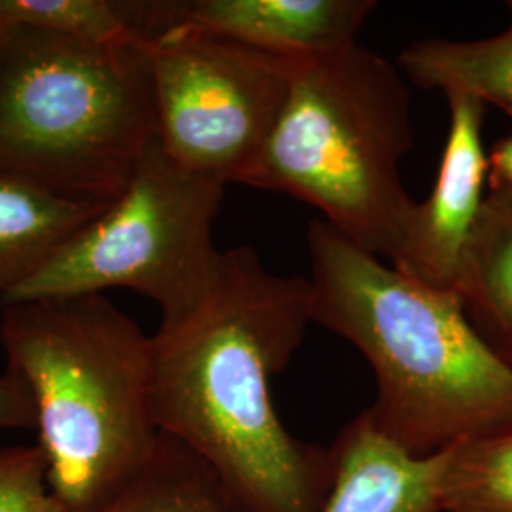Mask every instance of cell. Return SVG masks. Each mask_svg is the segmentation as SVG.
<instances>
[{
  "mask_svg": "<svg viewBox=\"0 0 512 512\" xmlns=\"http://www.w3.org/2000/svg\"><path fill=\"white\" fill-rule=\"evenodd\" d=\"M147 44L0 29V171L114 202L158 139Z\"/></svg>",
  "mask_w": 512,
  "mask_h": 512,
  "instance_id": "5b68a950",
  "label": "cell"
},
{
  "mask_svg": "<svg viewBox=\"0 0 512 512\" xmlns=\"http://www.w3.org/2000/svg\"><path fill=\"white\" fill-rule=\"evenodd\" d=\"M226 184L175 164L156 139L124 192L2 302L129 289L162 321L192 310L219 268L213 222Z\"/></svg>",
  "mask_w": 512,
  "mask_h": 512,
  "instance_id": "8992f818",
  "label": "cell"
},
{
  "mask_svg": "<svg viewBox=\"0 0 512 512\" xmlns=\"http://www.w3.org/2000/svg\"><path fill=\"white\" fill-rule=\"evenodd\" d=\"M372 0H181L158 2L160 33L186 27L287 59L349 48Z\"/></svg>",
  "mask_w": 512,
  "mask_h": 512,
  "instance_id": "9c48e42d",
  "label": "cell"
},
{
  "mask_svg": "<svg viewBox=\"0 0 512 512\" xmlns=\"http://www.w3.org/2000/svg\"><path fill=\"white\" fill-rule=\"evenodd\" d=\"M469 319L512 366V198L488 192L456 287Z\"/></svg>",
  "mask_w": 512,
  "mask_h": 512,
  "instance_id": "7c38bea8",
  "label": "cell"
},
{
  "mask_svg": "<svg viewBox=\"0 0 512 512\" xmlns=\"http://www.w3.org/2000/svg\"><path fill=\"white\" fill-rule=\"evenodd\" d=\"M507 6L511 23L499 35L476 40L425 38L404 50L399 69L418 88L475 97L512 120V0Z\"/></svg>",
  "mask_w": 512,
  "mask_h": 512,
  "instance_id": "4fadbf2b",
  "label": "cell"
},
{
  "mask_svg": "<svg viewBox=\"0 0 512 512\" xmlns=\"http://www.w3.org/2000/svg\"><path fill=\"white\" fill-rule=\"evenodd\" d=\"M412 147L403 71L353 44L296 59L287 103L245 184L313 205L338 234L393 262L416 207L401 181Z\"/></svg>",
  "mask_w": 512,
  "mask_h": 512,
  "instance_id": "277c9868",
  "label": "cell"
},
{
  "mask_svg": "<svg viewBox=\"0 0 512 512\" xmlns=\"http://www.w3.org/2000/svg\"><path fill=\"white\" fill-rule=\"evenodd\" d=\"M488 192L512 198V133L488 152Z\"/></svg>",
  "mask_w": 512,
  "mask_h": 512,
  "instance_id": "d6986e66",
  "label": "cell"
},
{
  "mask_svg": "<svg viewBox=\"0 0 512 512\" xmlns=\"http://www.w3.org/2000/svg\"><path fill=\"white\" fill-rule=\"evenodd\" d=\"M334 488L325 512H440L444 452L416 458L363 412L332 444Z\"/></svg>",
  "mask_w": 512,
  "mask_h": 512,
  "instance_id": "30bf717a",
  "label": "cell"
},
{
  "mask_svg": "<svg viewBox=\"0 0 512 512\" xmlns=\"http://www.w3.org/2000/svg\"><path fill=\"white\" fill-rule=\"evenodd\" d=\"M105 207L0 171V306Z\"/></svg>",
  "mask_w": 512,
  "mask_h": 512,
  "instance_id": "8fae6325",
  "label": "cell"
},
{
  "mask_svg": "<svg viewBox=\"0 0 512 512\" xmlns=\"http://www.w3.org/2000/svg\"><path fill=\"white\" fill-rule=\"evenodd\" d=\"M311 319L365 355L366 414L416 458L512 427V366L475 329L458 293L418 283L313 220Z\"/></svg>",
  "mask_w": 512,
  "mask_h": 512,
  "instance_id": "7a4b0ae2",
  "label": "cell"
},
{
  "mask_svg": "<svg viewBox=\"0 0 512 512\" xmlns=\"http://www.w3.org/2000/svg\"><path fill=\"white\" fill-rule=\"evenodd\" d=\"M0 429H37L31 391L16 370L0 374Z\"/></svg>",
  "mask_w": 512,
  "mask_h": 512,
  "instance_id": "ac0fdd59",
  "label": "cell"
},
{
  "mask_svg": "<svg viewBox=\"0 0 512 512\" xmlns=\"http://www.w3.org/2000/svg\"><path fill=\"white\" fill-rule=\"evenodd\" d=\"M95 512L247 511L198 454L160 433L139 473Z\"/></svg>",
  "mask_w": 512,
  "mask_h": 512,
  "instance_id": "5bb4252c",
  "label": "cell"
},
{
  "mask_svg": "<svg viewBox=\"0 0 512 512\" xmlns=\"http://www.w3.org/2000/svg\"><path fill=\"white\" fill-rule=\"evenodd\" d=\"M311 323L310 279L272 274L255 249L234 247L202 300L150 336L156 429L198 454L247 512L329 503L332 450L294 439L270 395Z\"/></svg>",
  "mask_w": 512,
  "mask_h": 512,
  "instance_id": "6da1fadb",
  "label": "cell"
},
{
  "mask_svg": "<svg viewBox=\"0 0 512 512\" xmlns=\"http://www.w3.org/2000/svg\"><path fill=\"white\" fill-rule=\"evenodd\" d=\"M8 368L31 391L48 482L67 512H95L150 458L152 338L105 294L0 306Z\"/></svg>",
  "mask_w": 512,
  "mask_h": 512,
  "instance_id": "3957f363",
  "label": "cell"
},
{
  "mask_svg": "<svg viewBox=\"0 0 512 512\" xmlns=\"http://www.w3.org/2000/svg\"><path fill=\"white\" fill-rule=\"evenodd\" d=\"M147 46L165 154L192 173L245 184L287 103L296 59L186 27Z\"/></svg>",
  "mask_w": 512,
  "mask_h": 512,
  "instance_id": "52a82bcc",
  "label": "cell"
},
{
  "mask_svg": "<svg viewBox=\"0 0 512 512\" xmlns=\"http://www.w3.org/2000/svg\"><path fill=\"white\" fill-rule=\"evenodd\" d=\"M0 512H67L50 488L38 444L0 448Z\"/></svg>",
  "mask_w": 512,
  "mask_h": 512,
  "instance_id": "e0dca14e",
  "label": "cell"
},
{
  "mask_svg": "<svg viewBox=\"0 0 512 512\" xmlns=\"http://www.w3.org/2000/svg\"><path fill=\"white\" fill-rule=\"evenodd\" d=\"M25 27L80 42L147 44L118 0H0V29Z\"/></svg>",
  "mask_w": 512,
  "mask_h": 512,
  "instance_id": "2e32d148",
  "label": "cell"
},
{
  "mask_svg": "<svg viewBox=\"0 0 512 512\" xmlns=\"http://www.w3.org/2000/svg\"><path fill=\"white\" fill-rule=\"evenodd\" d=\"M440 512H512V427L444 452Z\"/></svg>",
  "mask_w": 512,
  "mask_h": 512,
  "instance_id": "9a60e30c",
  "label": "cell"
},
{
  "mask_svg": "<svg viewBox=\"0 0 512 512\" xmlns=\"http://www.w3.org/2000/svg\"><path fill=\"white\" fill-rule=\"evenodd\" d=\"M446 99L450 126L437 179L427 200L416 203L391 266L418 283L456 293L488 194V152L482 143L484 105L463 93Z\"/></svg>",
  "mask_w": 512,
  "mask_h": 512,
  "instance_id": "ba28073f",
  "label": "cell"
}]
</instances>
